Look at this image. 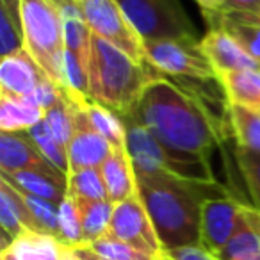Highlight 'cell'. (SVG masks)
I'll return each instance as SVG.
<instances>
[{
  "mask_svg": "<svg viewBox=\"0 0 260 260\" xmlns=\"http://www.w3.org/2000/svg\"><path fill=\"white\" fill-rule=\"evenodd\" d=\"M54 2H57V4H59V6H61V4H62V0H54Z\"/></svg>",
  "mask_w": 260,
  "mask_h": 260,
  "instance_id": "obj_44",
  "label": "cell"
},
{
  "mask_svg": "<svg viewBox=\"0 0 260 260\" xmlns=\"http://www.w3.org/2000/svg\"><path fill=\"white\" fill-rule=\"evenodd\" d=\"M47 80H50L47 73L40 68V64L34 61L32 55L25 48L2 57L0 94H15V96L29 98Z\"/></svg>",
  "mask_w": 260,
  "mask_h": 260,
  "instance_id": "obj_13",
  "label": "cell"
},
{
  "mask_svg": "<svg viewBox=\"0 0 260 260\" xmlns=\"http://www.w3.org/2000/svg\"><path fill=\"white\" fill-rule=\"evenodd\" d=\"M61 13H62V25H64L66 50H72L87 66L93 32H91L89 25L84 20L82 9H80L79 4L62 2Z\"/></svg>",
  "mask_w": 260,
  "mask_h": 260,
  "instance_id": "obj_18",
  "label": "cell"
},
{
  "mask_svg": "<svg viewBox=\"0 0 260 260\" xmlns=\"http://www.w3.org/2000/svg\"><path fill=\"white\" fill-rule=\"evenodd\" d=\"M25 50L55 84L62 86L64 25L61 6L54 0H22Z\"/></svg>",
  "mask_w": 260,
  "mask_h": 260,
  "instance_id": "obj_5",
  "label": "cell"
},
{
  "mask_svg": "<svg viewBox=\"0 0 260 260\" xmlns=\"http://www.w3.org/2000/svg\"><path fill=\"white\" fill-rule=\"evenodd\" d=\"M61 260H79L75 255V251H73L70 246L64 244V249H62V255H61Z\"/></svg>",
  "mask_w": 260,
  "mask_h": 260,
  "instance_id": "obj_40",
  "label": "cell"
},
{
  "mask_svg": "<svg viewBox=\"0 0 260 260\" xmlns=\"http://www.w3.org/2000/svg\"><path fill=\"white\" fill-rule=\"evenodd\" d=\"M22 194L25 198L29 210L32 212L34 219H36L38 226H40L41 234L59 239V205L32 194H25V192H22Z\"/></svg>",
  "mask_w": 260,
  "mask_h": 260,
  "instance_id": "obj_31",
  "label": "cell"
},
{
  "mask_svg": "<svg viewBox=\"0 0 260 260\" xmlns=\"http://www.w3.org/2000/svg\"><path fill=\"white\" fill-rule=\"evenodd\" d=\"M45 123L48 125L50 132L55 136L59 143L62 146H66L68 150V143L73 136V109L72 104L68 102V98L62 94V98L50 107L48 111H45Z\"/></svg>",
  "mask_w": 260,
  "mask_h": 260,
  "instance_id": "obj_30",
  "label": "cell"
},
{
  "mask_svg": "<svg viewBox=\"0 0 260 260\" xmlns=\"http://www.w3.org/2000/svg\"><path fill=\"white\" fill-rule=\"evenodd\" d=\"M84 246H89V248L104 260H138L139 256L143 255V253L136 251L134 248H130L128 244H125V242L116 239L114 235H111V234L104 235V237H100L98 241L91 242V244H84Z\"/></svg>",
  "mask_w": 260,
  "mask_h": 260,
  "instance_id": "obj_33",
  "label": "cell"
},
{
  "mask_svg": "<svg viewBox=\"0 0 260 260\" xmlns=\"http://www.w3.org/2000/svg\"><path fill=\"white\" fill-rule=\"evenodd\" d=\"M148 66L136 62L125 52L93 34L87 61L91 100L121 118L132 116L145 87L157 79L148 72Z\"/></svg>",
  "mask_w": 260,
  "mask_h": 260,
  "instance_id": "obj_3",
  "label": "cell"
},
{
  "mask_svg": "<svg viewBox=\"0 0 260 260\" xmlns=\"http://www.w3.org/2000/svg\"><path fill=\"white\" fill-rule=\"evenodd\" d=\"M146 62L160 73L187 79L214 80L217 79L212 64L203 54L200 41L192 40H166L145 41Z\"/></svg>",
  "mask_w": 260,
  "mask_h": 260,
  "instance_id": "obj_8",
  "label": "cell"
},
{
  "mask_svg": "<svg viewBox=\"0 0 260 260\" xmlns=\"http://www.w3.org/2000/svg\"><path fill=\"white\" fill-rule=\"evenodd\" d=\"M68 194L77 200H87V202L109 200L100 168H86V170L68 173Z\"/></svg>",
  "mask_w": 260,
  "mask_h": 260,
  "instance_id": "obj_27",
  "label": "cell"
},
{
  "mask_svg": "<svg viewBox=\"0 0 260 260\" xmlns=\"http://www.w3.org/2000/svg\"><path fill=\"white\" fill-rule=\"evenodd\" d=\"M244 216V205L232 198H207L202 205L200 244L216 255L228 244Z\"/></svg>",
  "mask_w": 260,
  "mask_h": 260,
  "instance_id": "obj_10",
  "label": "cell"
},
{
  "mask_svg": "<svg viewBox=\"0 0 260 260\" xmlns=\"http://www.w3.org/2000/svg\"><path fill=\"white\" fill-rule=\"evenodd\" d=\"M237 160L244 175L248 191L253 198V205L260 212V152L237 146Z\"/></svg>",
  "mask_w": 260,
  "mask_h": 260,
  "instance_id": "obj_32",
  "label": "cell"
},
{
  "mask_svg": "<svg viewBox=\"0 0 260 260\" xmlns=\"http://www.w3.org/2000/svg\"><path fill=\"white\" fill-rule=\"evenodd\" d=\"M25 134H27V138L30 139V143L41 152V155H43L52 166L57 168L61 173H64L66 178H68V173H70L68 150H66V146H62L61 143L55 139V136L52 134L48 125L45 123V118H43V121H40L36 126L27 130Z\"/></svg>",
  "mask_w": 260,
  "mask_h": 260,
  "instance_id": "obj_26",
  "label": "cell"
},
{
  "mask_svg": "<svg viewBox=\"0 0 260 260\" xmlns=\"http://www.w3.org/2000/svg\"><path fill=\"white\" fill-rule=\"evenodd\" d=\"M59 241L70 248L84 246L79 207L72 194H66L59 205Z\"/></svg>",
  "mask_w": 260,
  "mask_h": 260,
  "instance_id": "obj_29",
  "label": "cell"
},
{
  "mask_svg": "<svg viewBox=\"0 0 260 260\" xmlns=\"http://www.w3.org/2000/svg\"><path fill=\"white\" fill-rule=\"evenodd\" d=\"M132 118L166 148L207 159L217 143V132L194 96L166 79H153Z\"/></svg>",
  "mask_w": 260,
  "mask_h": 260,
  "instance_id": "obj_1",
  "label": "cell"
},
{
  "mask_svg": "<svg viewBox=\"0 0 260 260\" xmlns=\"http://www.w3.org/2000/svg\"><path fill=\"white\" fill-rule=\"evenodd\" d=\"M75 202L77 207H79L80 223H82L84 244H91V242L107 235L109 226H111L114 203H111L109 200H104V202H87V200L77 198Z\"/></svg>",
  "mask_w": 260,
  "mask_h": 260,
  "instance_id": "obj_22",
  "label": "cell"
},
{
  "mask_svg": "<svg viewBox=\"0 0 260 260\" xmlns=\"http://www.w3.org/2000/svg\"><path fill=\"white\" fill-rule=\"evenodd\" d=\"M15 260H61L62 244L59 239L40 232H25L9 244Z\"/></svg>",
  "mask_w": 260,
  "mask_h": 260,
  "instance_id": "obj_19",
  "label": "cell"
},
{
  "mask_svg": "<svg viewBox=\"0 0 260 260\" xmlns=\"http://www.w3.org/2000/svg\"><path fill=\"white\" fill-rule=\"evenodd\" d=\"M214 256L217 260H260V232L249 223L246 214L234 237Z\"/></svg>",
  "mask_w": 260,
  "mask_h": 260,
  "instance_id": "obj_23",
  "label": "cell"
},
{
  "mask_svg": "<svg viewBox=\"0 0 260 260\" xmlns=\"http://www.w3.org/2000/svg\"><path fill=\"white\" fill-rule=\"evenodd\" d=\"M138 260H166V256H162V258H152V256H146V255H141Z\"/></svg>",
  "mask_w": 260,
  "mask_h": 260,
  "instance_id": "obj_42",
  "label": "cell"
},
{
  "mask_svg": "<svg viewBox=\"0 0 260 260\" xmlns=\"http://www.w3.org/2000/svg\"><path fill=\"white\" fill-rule=\"evenodd\" d=\"M200 4V8L205 11V15H217V13H221V9H223L224 6V0H196Z\"/></svg>",
  "mask_w": 260,
  "mask_h": 260,
  "instance_id": "obj_36",
  "label": "cell"
},
{
  "mask_svg": "<svg viewBox=\"0 0 260 260\" xmlns=\"http://www.w3.org/2000/svg\"><path fill=\"white\" fill-rule=\"evenodd\" d=\"M244 214H246V217H248V221L253 224V226L256 228V230L260 232V212L255 209V207H248V205H244Z\"/></svg>",
  "mask_w": 260,
  "mask_h": 260,
  "instance_id": "obj_38",
  "label": "cell"
},
{
  "mask_svg": "<svg viewBox=\"0 0 260 260\" xmlns=\"http://www.w3.org/2000/svg\"><path fill=\"white\" fill-rule=\"evenodd\" d=\"M228 102L242 104L260 111V70L232 72L217 75Z\"/></svg>",
  "mask_w": 260,
  "mask_h": 260,
  "instance_id": "obj_20",
  "label": "cell"
},
{
  "mask_svg": "<svg viewBox=\"0 0 260 260\" xmlns=\"http://www.w3.org/2000/svg\"><path fill=\"white\" fill-rule=\"evenodd\" d=\"M143 41L192 40L194 30L178 0H118Z\"/></svg>",
  "mask_w": 260,
  "mask_h": 260,
  "instance_id": "obj_6",
  "label": "cell"
},
{
  "mask_svg": "<svg viewBox=\"0 0 260 260\" xmlns=\"http://www.w3.org/2000/svg\"><path fill=\"white\" fill-rule=\"evenodd\" d=\"M121 118V116H119ZM125 148L132 160L136 175H173L177 178L202 185H216L209 160L203 157L185 155L160 145L148 128L125 116Z\"/></svg>",
  "mask_w": 260,
  "mask_h": 260,
  "instance_id": "obj_4",
  "label": "cell"
},
{
  "mask_svg": "<svg viewBox=\"0 0 260 260\" xmlns=\"http://www.w3.org/2000/svg\"><path fill=\"white\" fill-rule=\"evenodd\" d=\"M45 111L29 98L15 94H0V130L2 132H27L43 121Z\"/></svg>",
  "mask_w": 260,
  "mask_h": 260,
  "instance_id": "obj_17",
  "label": "cell"
},
{
  "mask_svg": "<svg viewBox=\"0 0 260 260\" xmlns=\"http://www.w3.org/2000/svg\"><path fill=\"white\" fill-rule=\"evenodd\" d=\"M25 48L22 0H0V55H11Z\"/></svg>",
  "mask_w": 260,
  "mask_h": 260,
  "instance_id": "obj_21",
  "label": "cell"
},
{
  "mask_svg": "<svg viewBox=\"0 0 260 260\" xmlns=\"http://www.w3.org/2000/svg\"><path fill=\"white\" fill-rule=\"evenodd\" d=\"M100 171L104 177L105 187H107L109 202L114 205L119 202H125L126 198L138 192L136 171L126 148H112L111 155L102 164Z\"/></svg>",
  "mask_w": 260,
  "mask_h": 260,
  "instance_id": "obj_15",
  "label": "cell"
},
{
  "mask_svg": "<svg viewBox=\"0 0 260 260\" xmlns=\"http://www.w3.org/2000/svg\"><path fill=\"white\" fill-rule=\"evenodd\" d=\"M232 15H237L239 18H244L248 22H253L256 25H260V13H232Z\"/></svg>",
  "mask_w": 260,
  "mask_h": 260,
  "instance_id": "obj_39",
  "label": "cell"
},
{
  "mask_svg": "<svg viewBox=\"0 0 260 260\" xmlns=\"http://www.w3.org/2000/svg\"><path fill=\"white\" fill-rule=\"evenodd\" d=\"M79 6L91 32L114 45L139 64H148L145 41L128 22L118 0H84Z\"/></svg>",
  "mask_w": 260,
  "mask_h": 260,
  "instance_id": "obj_7",
  "label": "cell"
},
{
  "mask_svg": "<svg viewBox=\"0 0 260 260\" xmlns=\"http://www.w3.org/2000/svg\"><path fill=\"white\" fill-rule=\"evenodd\" d=\"M109 234L152 258H162L164 248L139 192L114 205Z\"/></svg>",
  "mask_w": 260,
  "mask_h": 260,
  "instance_id": "obj_9",
  "label": "cell"
},
{
  "mask_svg": "<svg viewBox=\"0 0 260 260\" xmlns=\"http://www.w3.org/2000/svg\"><path fill=\"white\" fill-rule=\"evenodd\" d=\"M77 258H79V256H77ZM79 260H80V258H79Z\"/></svg>",
  "mask_w": 260,
  "mask_h": 260,
  "instance_id": "obj_45",
  "label": "cell"
},
{
  "mask_svg": "<svg viewBox=\"0 0 260 260\" xmlns=\"http://www.w3.org/2000/svg\"><path fill=\"white\" fill-rule=\"evenodd\" d=\"M232 130L239 146L260 152V111L242 104L228 102Z\"/></svg>",
  "mask_w": 260,
  "mask_h": 260,
  "instance_id": "obj_24",
  "label": "cell"
},
{
  "mask_svg": "<svg viewBox=\"0 0 260 260\" xmlns=\"http://www.w3.org/2000/svg\"><path fill=\"white\" fill-rule=\"evenodd\" d=\"M203 54L207 55L217 75L246 70H260V61L255 59L230 32L223 27H212L200 41Z\"/></svg>",
  "mask_w": 260,
  "mask_h": 260,
  "instance_id": "obj_11",
  "label": "cell"
},
{
  "mask_svg": "<svg viewBox=\"0 0 260 260\" xmlns=\"http://www.w3.org/2000/svg\"><path fill=\"white\" fill-rule=\"evenodd\" d=\"M0 223L11 241L29 230L40 232V226L27 207L22 191L9 184L6 178L0 180Z\"/></svg>",
  "mask_w": 260,
  "mask_h": 260,
  "instance_id": "obj_14",
  "label": "cell"
},
{
  "mask_svg": "<svg viewBox=\"0 0 260 260\" xmlns=\"http://www.w3.org/2000/svg\"><path fill=\"white\" fill-rule=\"evenodd\" d=\"M84 111L94 130L111 143L112 148H125V125L118 114L93 100H87L84 104Z\"/></svg>",
  "mask_w": 260,
  "mask_h": 260,
  "instance_id": "obj_25",
  "label": "cell"
},
{
  "mask_svg": "<svg viewBox=\"0 0 260 260\" xmlns=\"http://www.w3.org/2000/svg\"><path fill=\"white\" fill-rule=\"evenodd\" d=\"M221 13H260V0H224Z\"/></svg>",
  "mask_w": 260,
  "mask_h": 260,
  "instance_id": "obj_35",
  "label": "cell"
},
{
  "mask_svg": "<svg viewBox=\"0 0 260 260\" xmlns=\"http://www.w3.org/2000/svg\"><path fill=\"white\" fill-rule=\"evenodd\" d=\"M166 260H217L210 251H207L202 244L182 246V248L168 249L164 251Z\"/></svg>",
  "mask_w": 260,
  "mask_h": 260,
  "instance_id": "obj_34",
  "label": "cell"
},
{
  "mask_svg": "<svg viewBox=\"0 0 260 260\" xmlns=\"http://www.w3.org/2000/svg\"><path fill=\"white\" fill-rule=\"evenodd\" d=\"M2 178L15 185L18 191L32 194L38 198L61 205L68 194V180L66 178L52 177L41 171H18V173H2Z\"/></svg>",
  "mask_w": 260,
  "mask_h": 260,
  "instance_id": "obj_16",
  "label": "cell"
},
{
  "mask_svg": "<svg viewBox=\"0 0 260 260\" xmlns=\"http://www.w3.org/2000/svg\"><path fill=\"white\" fill-rule=\"evenodd\" d=\"M75 251V255L79 256L80 260H104L89 248V246H77V248H72Z\"/></svg>",
  "mask_w": 260,
  "mask_h": 260,
  "instance_id": "obj_37",
  "label": "cell"
},
{
  "mask_svg": "<svg viewBox=\"0 0 260 260\" xmlns=\"http://www.w3.org/2000/svg\"><path fill=\"white\" fill-rule=\"evenodd\" d=\"M0 170L2 173L41 171L52 177L66 178L64 173L41 155L25 132H0Z\"/></svg>",
  "mask_w": 260,
  "mask_h": 260,
  "instance_id": "obj_12",
  "label": "cell"
},
{
  "mask_svg": "<svg viewBox=\"0 0 260 260\" xmlns=\"http://www.w3.org/2000/svg\"><path fill=\"white\" fill-rule=\"evenodd\" d=\"M62 2H70V4H82L84 0H62Z\"/></svg>",
  "mask_w": 260,
  "mask_h": 260,
  "instance_id": "obj_43",
  "label": "cell"
},
{
  "mask_svg": "<svg viewBox=\"0 0 260 260\" xmlns=\"http://www.w3.org/2000/svg\"><path fill=\"white\" fill-rule=\"evenodd\" d=\"M136 180L164 251L200 244L202 205L207 200L200 194L202 184L166 173L136 175Z\"/></svg>",
  "mask_w": 260,
  "mask_h": 260,
  "instance_id": "obj_2",
  "label": "cell"
},
{
  "mask_svg": "<svg viewBox=\"0 0 260 260\" xmlns=\"http://www.w3.org/2000/svg\"><path fill=\"white\" fill-rule=\"evenodd\" d=\"M0 260H15V256H13L9 246H4V249H2V255H0Z\"/></svg>",
  "mask_w": 260,
  "mask_h": 260,
  "instance_id": "obj_41",
  "label": "cell"
},
{
  "mask_svg": "<svg viewBox=\"0 0 260 260\" xmlns=\"http://www.w3.org/2000/svg\"><path fill=\"white\" fill-rule=\"evenodd\" d=\"M212 16L219 18L217 27H223L226 32H230L253 57L260 61V25L239 18L237 15H232V13H217Z\"/></svg>",
  "mask_w": 260,
  "mask_h": 260,
  "instance_id": "obj_28",
  "label": "cell"
}]
</instances>
